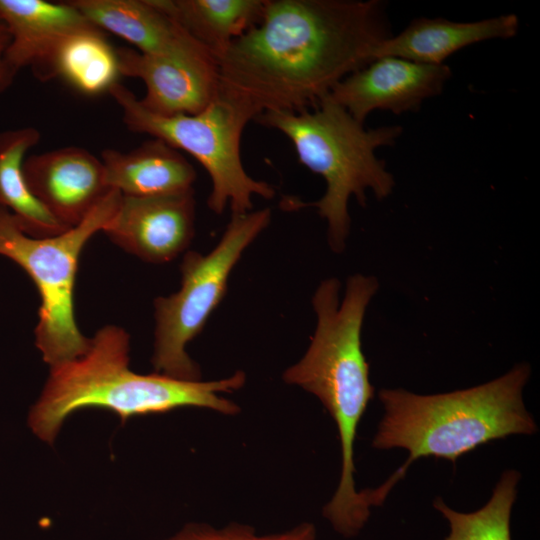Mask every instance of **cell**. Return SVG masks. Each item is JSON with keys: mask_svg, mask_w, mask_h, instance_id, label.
<instances>
[{"mask_svg": "<svg viewBox=\"0 0 540 540\" xmlns=\"http://www.w3.org/2000/svg\"><path fill=\"white\" fill-rule=\"evenodd\" d=\"M389 36L377 0H265L260 20L216 59L219 95L253 120L314 108Z\"/></svg>", "mask_w": 540, "mask_h": 540, "instance_id": "cell-1", "label": "cell"}, {"mask_svg": "<svg viewBox=\"0 0 540 540\" xmlns=\"http://www.w3.org/2000/svg\"><path fill=\"white\" fill-rule=\"evenodd\" d=\"M340 282L327 278L317 287L312 305L317 317L311 343L296 364L283 373L288 384L314 394L336 423L342 455L340 481L323 516L344 537L357 535L370 516L354 481V441L360 420L373 397L369 364L362 351L361 330L367 306L378 290L374 276L348 278L340 302Z\"/></svg>", "mask_w": 540, "mask_h": 540, "instance_id": "cell-2", "label": "cell"}, {"mask_svg": "<svg viewBox=\"0 0 540 540\" xmlns=\"http://www.w3.org/2000/svg\"><path fill=\"white\" fill-rule=\"evenodd\" d=\"M128 353V333L119 326L106 325L90 339L84 355L51 367L44 389L29 413L32 431L51 444L64 420L85 408L110 410L122 422L184 407L207 408L225 415L239 412L237 404L219 394L240 389L246 380L244 372L207 382L160 373L143 375L129 369Z\"/></svg>", "mask_w": 540, "mask_h": 540, "instance_id": "cell-3", "label": "cell"}, {"mask_svg": "<svg viewBox=\"0 0 540 540\" xmlns=\"http://www.w3.org/2000/svg\"><path fill=\"white\" fill-rule=\"evenodd\" d=\"M529 376V365L518 364L490 382L448 393L419 395L404 389L380 390L384 415L372 446L403 448L408 458L383 485L371 489L376 503L384 502L408 467L420 458H442L454 463L491 441L535 433L537 426L522 398Z\"/></svg>", "mask_w": 540, "mask_h": 540, "instance_id": "cell-4", "label": "cell"}, {"mask_svg": "<svg viewBox=\"0 0 540 540\" xmlns=\"http://www.w3.org/2000/svg\"><path fill=\"white\" fill-rule=\"evenodd\" d=\"M254 120L288 137L300 163L326 183L325 193L318 201L305 203L294 197L284 198L282 207L285 210L317 208L327 222L330 248L335 253L343 252L351 223L349 198L355 196L358 203L365 206L367 189L379 200L393 191L394 177L375 151L394 145L402 128L366 129L364 123L327 96L311 109L266 111Z\"/></svg>", "mask_w": 540, "mask_h": 540, "instance_id": "cell-5", "label": "cell"}, {"mask_svg": "<svg viewBox=\"0 0 540 540\" xmlns=\"http://www.w3.org/2000/svg\"><path fill=\"white\" fill-rule=\"evenodd\" d=\"M121 193L112 189L77 226L52 237H32L0 207V255L17 263L41 299L35 344L51 367L84 355L90 339L75 321L73 293L78 259L87 241L115 214Z\"/></svg>", "mask_w": 540, "mask_h": 540, "instance_id": "cell-6", "label": "cell"}, {"mask_svg": "<svg viewBox=\"0 0 540 540\" xmlns=\"http://www.w3.org/2000/svg\"><path fill=\"white\" fill-rule=\"evenodd\" d=\"M122 111L123 122L135 133L148 134L194 157L208 172L212 189L208 207L216 214L227 205L232 214L251 211L252 196L273 198L274 188L253 179L243 167L241 136L253 116L220 95L192 115L160 116L146 110L135 94L121 83L108 91Z\"/></svg>", "mask_w": 540, "mask_h": 540, "instance_id": "cell-7", "label": "cell"}, {"mask_svg": "<svg viewBox=\"0 0 540 540\" xmlns=\"http://www.w3.org/2000/svg\"><path fill=\"white\" fill-rule=\"evenodd\" d=\"M270 220L269 208L232 214L211 252H186L180 265V289L154 301L155 373L185 381L200 380L199 366L186 353V345L203 330L226 294L234 266Z\"/></svg>", "mask_w": 540, "mask_h": 540, "instance_id": "cell-8", "label": "cell"}, {"mask_svg": "<svg viewBox=\"0 0 540 540\" xmlns=\"http://www.w3.org/2000/svg\"><path fill=\"white\" fill-rule=\"evenodd\" d=\"M450 76L446 64L379 57L342 79L327 97L364 123L375 110L397 115L417 111L425 100L442 92Z\"/></svg>", "mask_w": 540, "mask_h": 540, "instance_id": "cell-9", "label": "cell"}, {"mask_svg": "<svg viewBox=\"0 0 540 540\" xmlns=\"http://www.w3.org/2000/svg\"><path fill=\"white\" fill-rule=\"evenodd\" d=\"M116 52L120 75L143 81L146 92L139 101L153 114H196L219 95L217 61L207 49L177 56L148 55L129 48Z\"/></svg>", "mask_w": 540, "mask_h": 540, "instance_id": "cell-10", "label": "cell"}, {"mask_svg": "<svg viewBox=\"0 0 540 540\" xmlns=\"http://www.w3.org/2000/svg\"><path fill=\"white\" fill-rule=\"evenodd\" d=\"M102 231L113 243L146 262H169L185 251L194 237V192L148 197L121 194L115 214Z\"/></svg>", "mask_w": 540, "mask_h": 540, "instance_id": "cell-11", "label": "cell"}, {"mask_svg": "<svg viewBox=\"0 0 540 540\" xmlns=\"http://www.w3.org/2000/svg\"><path fill=\"white\" fill-rule=\"evenodd\" d=\"M28 187L61 224H80L112 190L101 159L80 147L34 154L23 163Z\"/></svg>", "mask_w": 540, "mask_h": 540, "instance_id": "cell-12", "label": "cell"}, {"mask_svg": "<svg viewBox=\"0 0 540 540\" xmlns=\"http://www.w3.org/2000/svg\"><path fill=\"white\" fill-rule=\"evenodd\" d=\"M0 18L10 34L9 65L16 73L29 66L35 76L66 37L100 29L69 1L0 0Z\"/></svg>", "mask_w": 540, "mask_h": 540, "instance_id": "cell-13", "label": "cell"}, {"mask_svg": "<svg viewBox=\"0 0 540 540\" xmlns=\"http://www.w3.org/2000/svg\"><path fill=\"white\" fill-rule=\"evenodd\" d=\"M69 2L101 30L126 40L140 53L177 56L207 49L152 0Z\"/></svg>", "mask_w": 540, "mask_h": 540, "instance_id": "cell-14", "label": "cell"}, {"mask_svg": "<svg viewBox=\"0 0 540 540\" xmlns=\"http://www.w3.org/2000/svg\"><path fill=\"white\" fill-rule=\"evenodd\" d=\"M519 28L515 14L458 22L444 18H418L399 34L376 47L373 60L392 56L427 65H442L457 51L491 39L514 37Z\"/></svg>", "mask_w": 540, "mask_h": 540, "instance_id": "cell-15", "label": "cell"}, {"mask_svg": "<svg viewBox=\"0 0 540 540\" xmlns=\"http://www.w3.org/2000/svg\"><path fill=\"white\" fill-rule=\"evenodd\" d=\"M109 188L133 197L161 196L193 190L196 171L166 142L153 138L129 152L107 148L101 153Z\"/></svg>", "mask_w": 540, "mask_h": 540, "instance_id": "cell-16", "label": "cell"}, {"mask_svg": "<svg viewBox=\"0 0 540 540\" xmlns=\"http://www.w3.org/2000/svg\"><path fill=\"white\" fill-rule=\"evenodd\" d=\"M217 59L261 18L265 0H152Z\"/></svg>", "mask_w": 540, "mask_h": 540, "instance_id": "cell-17", "label": "cell"}, {"mask_svg": "<svg viewBox=\"0 0 540 540\" xmlns=\"http://www.w3.org/2000/svg\"><path fill=\"white\" fill-rule=\"evenodd\" d=\"M39 141L40 132L34 127L0 132V207L12 213L27 235L43 238L70 228L43 207L26 182L23 163L27 152Z\"/></svg>", "mask_w": 540, "mask_h": 540, "instance_id": "cell-18", "label": "cell"}, {"mask_svg": "<svg viewBox=\"0 0 540 540\" xmlns=\"http://www.w3.org/2000/svg\"><path fill=\"white\" fill-rule=\"evenodd\" d=\"M120 76L118 57L101 29L72 34L62 40L35 76L60 77L78 91L95 95L108 92Z\"/></svg>", "mask_w": 540, "mask_h": 540, "instance_id": "cell-19", "label": "cell"}, {"mask_svg": "<svg viewBox=\"0 0 540 540\" xmlns=\"http://www.w3.org/2000/svg\"><path fill=\"white\" fill-rule=\"evenodd\" d=\"M519 479L516 470L505 471L489 501L474 512L455 511L437 497L433 507L447 520L450 528L444 540H511L510 518Z\"/></svg>", "mask_w": 540, "mask_h": 540, "instance_id": "cell-20", "label": "cell"}, {"mask_svg": "<svg viewBox=\"0 0 540 540\" xmlns=\"http://www.w3.org/2000/svg\"><path fill=\"white\" fill-rule=\"evenodd\" d=\"M166 540H316V529L305 522L287 532L258 535L253 527L237 523L223 528L191 523Z\"/></svg>", "mask_w": 540, "mask_h": 540, "instance_id": "cell-21", "label": "cell"}, {"mask_svg": "<svg viewBox=\"0 0 540 540\" xmlns=\"http://www.w3.org/2000/svg\"><path fill=\"white\" fill-rule=\"evenodd\" d=\"M10 34L4 21L0 18V93L6 91L13 83L17 73L7 61V50Z\"/></svg>", "mask_w": 540, "mask_h": 540, "instance_id": "cell-22", "label": "cell"}]
</instances>
